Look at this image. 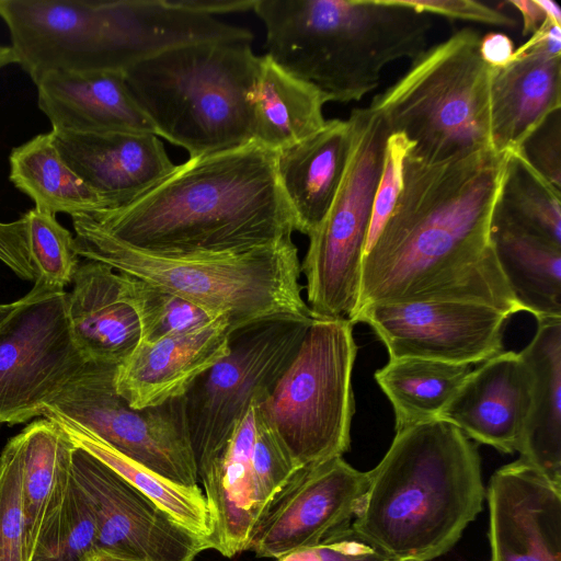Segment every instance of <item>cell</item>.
Here are the masks:
<instances>
[{"label": "cell", "instance_id": "cell-1", "mask_svg": "<svg viewBox=\"0 0 561 561\" xmlns=\"http://www.w3.org/2000/svg\"><path fill=\"white\" fill-rule=\"evenodd\" d=\"M508 161V151L493 148L435 163L408 153L396 206L363 257L357 310L465 301L524 312L491 241Z\"/></svg>", "mask_w": 561, "mask_h": 561}, {"label": "cell", "instance_id": "cell-2", "mask_svg": "<svg viewBox=\"0 0 561 561\" xmlns=\"http://www.w3.org/2000/svg\"><path fill=\"white\" fill-rule=\"evenodd\" d=\"M85 216L117 241L157 254L244 251L296 231L276 152L253 140L190 158L129 204Z\"/></svg>", "mask_w": 561, "mask_h": 561}, {"label": "cell", "instance_id": "cell-3", "mask_svg": "<svg viewBox=\"0 0 561 561\" xmlns=\"http://www.w3.org/2000/svg\"><path fill=\"white\" fill-rule=\"evenodd\" d=\"M484 500L476 444L435 419L396 432L366 472L352 528L391 561H432L457 543Z\"/></svg>", "mask_w": 561, "mask_h": 561}, {"label": "cell", "instance_id": "cell-4", "mask_svg": "<svg viewBox=\"0 0 561 561\" xmlns=\"http://www.w3.org/2000/svg\"><path fill=\"white\" fill-rule=\"evenodd\" d=\"M0 19L34 84L51 72L124 73L169 48L245 37L171 0H0Z\"/></svg>", "mask_w": 561, "mask_h": 561}, {"label": "cell", "instance_id": "cell-5", "mask_svg": "<svg viewBox=\"0 0 561 561\" xmlns=\"http://www.w3.org/2000/svg\"><path fill=\"white\" fill-rule=\"evenodd\" d=\"M266 55L329 102L359 101L383 68L426 48L430 14L403 0H255Z\"/></svg>", "mask_w": 561, "mask_h": 561}, {"label": "cell", "instance_id": "cell-6", "mask_svg": "<svg viewBox=\"0 0 561 561\" xmlns=\"http://www.w3.org/2000/svg\"><path fill=\"white\" fill-rule=\"evenodd\" d=\"M71 218L80 257L144 279L214 317L225 314L232 332L271 319H312L293 239L244 251L157 254L117 241L85 215Z\"/></svg>", "mask_w": 561, "mask_h": 561}, {"label": "cell", "instance_id": "cell-7", "mask_svg": "<svg viewBox=\"0 0 561 561\" xmlns=\"http://www.w3.org/2000/svg\"><path fill=\"white\" fill-rule=\"evenodd\" d=\"M252 42L209 41L169 48L124 72L156 134L190 158L252 141L250 96L260 57Z\"/></svg>", "mask_w": 561, "mask_h": 561}, {"label": "cell", "instance_id": "cell-8", "mask_svg": "<svg viewBox=\"0 0 561 561\" xmlns=\"http://www.w3.org/2000/svg\"><path fill=\"white\" fill-rule=\"evenodd\" d=\"M481 36L462 28L425 48L408 71L376 95L369 108L389 135L412 145L409 154L428 163L493 148L490 136V87L495 68L480 54Z\"/></svg>", "mask_w": 561, "mask_h": 561}, {"label": "cell", "instance_id": "cell-9", "mask_svg": "<svg viewBox=\"0 0 561 561\" xmlns=\"http://www.w3.org/2000/svg\"><path fill=\"white\" fill-rule=\"evenodd\" d=\"M357 350L348 320L312 319L289 365L259 400L261 415L296 468L348 451Z\"/></svg>", "mask_w": 561, "mask_h": 561}, {"label": "cell", "instance_id": "cell-10", "mask_svg": "<svg viewBox=\"0 0 561 561\" xmlns=\"http://www.w3.org/2000/svg\"><path fill=\"white\" fill-rule=\"evenodd\" d=\"M351 146L346 167L300 264L312 319L352 320L357 311L362 262L389 131L369 107L347 118Z\"/></svg>", "mask_w": 561, "mask_h": 561}, {"label": "cell", "instance_id": "cell-11", "mask_svg": "<svg viewBox=\"0 0 561 561\" xmlns=\"http://www.w3.org/2000/svg\"><path fill=\"white\" fill-rule=\"evenodd\" d=\"M117 367L87 362L47 403L45 413L71 420L174 483L197 486L184 397L131 408L116 390Z\"/></svg>", "mask_w": 561, "mask_h": 561}, {"label": "cell", "instance_id": "cell-12", "mask_svg": "<svg viewBox=\"0 0 561 561\" xmlns=\"http://www.w3.org/2000/svg\"><path fill=\"white\" fill-rule=\"evenodd\" d=\"M311 320L271 319L231 333L229 353L184 396L196 469L225 446L252 401L270 393Z\"/></svg>", "mask_w": 561, "mask_h": 561}, {"label": "cell", "instance_id": "cell-13", "mask_svg": "<svg viewBox=\"0 0 561 561\" xmlns=\"http://www.w3.org/2000/svg\"><path fill=\"white\" fill-rule=\"evenodd\" d=\"M66 295L28 291L0 324V423L43 416L87 363L70 332Z\"/></svg>", "mask_w": 561, "mask_h": 561}, {"label": "cell", "instance_id": "cell-14", "mask_svg": "<svg viewBox=\"0 0 561 561\" xmlns=\"http://www.w3.org/2000/svg\"><path fill=\"white\" fill-rule=\"evenodd\" d=\"M510 319V314L486 305L413 301L363 306L352 324L369 325L391 359L414 357L472 365L503 352Z\"/></svg>", "mask_w": 561, "mask_h": 561}, {"label": "cell", "instance_id": "cell-15", "mask_svg": "<svg viewBox=\"0 0 561 561\" xmlns=\"http://www.w3.org/2000/svg\"><path fill=\"white\" fill-rule=\"evenodd\" d=\"M75 446V445H73ZM71 476L91 506L96 551L134 561H194L206 541L98 458L75 446Z\"/></svg>", "mask_w": 561, "mask_h": 561}, {"label": "cell", "instance_id": "cell-16", "mask_svg": "<svg viewBox=\"0 0 561 561\" xmlns=\"http://www.w3.org/2000/svg\"><path fill=\"white\" fill-rule=\"evenodd\" d=\"M366 488V472L343 457L298 469L257 520L247 551L278 559L350 528Z\"/></svg>", "mask_w": 561, "mask_h": 561}, {"label": "cell", "instance_id": "cell-17", "mask_svg": "<svg viewBox=\"0 0 561 561\" xmlns=\"http://www.w3.org/2000/svg\"><path fill=\"white\" fill-rule=\"evenodd\" d=\"M485 500L490 561H561V486L518 458L492 474Z\"/></svg>", "mask_w": 561, "mask_h": 561}, {"label": "cell", "instance_id": "cell-18", "mask_svg": "<svg viewBox=\"0 0 561 561\" xmlns=\"http://www.w3.org/2000/svg\"><path fill=\"white\" fill-rule=\"evenodd\" d=\"M50 133L68 165L105 201L108 208L127 205L140 197L176 167L153 133L53 129Z\"/></svg>", "mask_w": 561, "mask_h": 561}, {"label": "cell", "instance_id": "cell-19", "mask_svg": "<svg viewBox=\"0 0 561 561\" xmlns=\"http://www.w3.org/2000/svg\"><path fill=\"white\" fill-rule=\"evenodd\" d=\"M230 320L222 314L202 328L152 343L139 342L117 367L115 387L141 410L184 397L194 382L229 353Z\"/></svg>", "mask_w": 561, "mask_h": 561}, {"label": "cell", "instance_id": "cell-20", "mask_svg": "<svg viewBox=\"0 0 561 561\" xmlns=\"http://www.w3.org/2000/svg\"><path fill=\"white\" fill-rule=\"evenodd\" d=\"M530 388L522 355L503 351L470 373L438 419L479 444L513 454L527 420Z\"/></svg>", "mask_w": 561, "mask_h": 561}, {"label": "cell", "instance_id": "cell-21", "mask_svg": "<svg viewBox=\"0 0 561 561\" xmlns=\"http://www.w3.org/2000/svg\"><path fill=\"white\" fill-rule=\"evenodd\" d=\"M66 311L73 342L87 362L119 366L140 342L139 321L121 274L107 264H79Z\"/></svg>", "mask_w": 561, "mask_h": 561}, {"label": "cell", "instance_id": "cell-22", "mask_svg": "<svg viewBox=\"0 0 561 561\" xmlns=\"http://www.w3.org/2000/svg\"><path fill=\"white\" fill-rule=\"evenodd\" d=\"M35 87L37 105L53 130L156 134L122 72H51Z\"/></svg>", "mask_w": 561, "mask_h": 561}, {"label": "cell", "instance_id": "cell-23", "mask_svg": "<svg viewBox=\"0 0 561 561\" xmlns=\"http://www.w3.org/2000/svg\"><path fill=\"white\" fill-rule=\"evenodd\" d=\"M351 146L348 119H329L314 134L276 151V173L295 229L310 236L328 213Z\"/></svg>", "mask_w": 561, "mask_h": 561}, {"label": "cell", "instance_id": "cell-24", "mask_svg": "<svg viewBox=\"0 0 561 561\" xmlns=\"http://www.w3.org/2000/svg\"><path fill=\"white\" fill-rule=\"evenodd\" d=\"M561 107V57L519 56L495 68L490 87V136L497 151L518 150Z\"/></svg>", "mask_w": 561, "mask_h": 561}, {"label": "cell", "instance_id": "cell-25", "mask_svg": "<svg viewBox=\"0 0 561 561\" xmlns=\"http://www.w3.org/2000/svg\"><path fill=\"white\" fill-rule=\"evenodd\" d=\"M519 354L531 376L519 458L561 486V318L537 321Z\"/></svg>", "mask_w": 561, "mask_h": 561}, {"label": "cell", "instance_id": "cell-26", "mask_svg": "<svg viewBox=\"0 0 561 561\" xmlns=\"http://www.w3.org/2000/svg\"><path fill=\"white\" fill-rule=\"evenodd\" d=\"M22 444L23 561H30L35 546L61 508L71 481L73 444L51 419L24 427Z\"/></svg>", "mask_w": 561, "mask_h": 561}, {"label": "cell", "instance_id": "cell-27", "mask_svg": "<svg viewBox=\"0 0 561 561\" xmlns=\"http://www.w3.org/2000/svg\"><path fill=\"white\" fill-rule=\"evenodd\" d=\"M491 241L512 294L537 321L561 318V248L495 208Z\"/></svg>", "mask_w": 561, "mask_h": 561}, {"label": "cell", "instance_id": "cell-28", "mask_svg": "<svg viewBox=\"0 0 561 561\" xmlns=\"http://www.w3.org/2000/svg\"><path fill=\"white\" fill-rule=\"evenodd\" d=\"M327 102L313 85L280 68L266 54L260 56L250 96L252 140L276 152L307 138L324 125Z\"/></svg>", "mask_w": 561, "mask_h": 561}, {"label": "cell", "instance_id": "cell-29", "mask_svg": "<svg viewBox=\"0 0 561 561\" xmlns=\"http://www.w3.org/2000/svg\"><path fill=\"white\" fill-rule=\"evenodd\" d=\"M9 164L10 181L39 210L75 217L108 208L105 201L68 165L50 131L13 148Z\"/></svg>", "mask_w": 561, "mask_h": 561}, {"label": "cell", "instance_id": "cell-30", "mask_svg": "<svg viewBox=\"0 0 561 561\" xmlns=\"http://www.w3.org/2000/svg\"><path fill=\"white\" fill-rule=\"evenodd\" d=\"M44 416L57 422L75 446L84 449L105 463L147 495L178 524L204 539L207 545L213 531L211 519L199 485H181L157 474L62 415L46 412Z\"/></svg>", "mask_w": 561, "mask_h": 561}, {"label": "cell", "instance_id": "cell-31", "mask_svg": "<svg viewBox=\"0 0 561 561\" xmlns=\"http://www.w3.org/2000/svg\"><path fill=\"white\" fill-rule=\"evenodd\" d=\"M471 371V365L389 358L375 379L392 405L398 432L438 419Z\"/></svg>", "mask_w": 561, "mask_h": 561}, {"label": "cell", "instance_id": "cell-32", "mask_svg": "<svg viewBox=\"0 0 561 561\" xmlns=\"http://www.w3.org/2000/svg\"><path fill=\"white\" fill-rule=\"evenodd\" d=\"M508 219L561 248V194L520 153L510 151L496 206Z\"/></svg>", "mask_w": 561, "mask_h": 561}, {"label": "cell", "instance_id": "cell-33", "mask_svg": "<svg viewBox=\"0 0 561 561\" xmlns=\"http://www.w3.org/2000/svg\"><path fill=\"white\" fill-rule=\"evenodd\" d=\"M26 244L35 270L32 294H57L72 283L80 264L73 236L56 215L32 208L22 216Z\"/></svg>", "mask_w": 561, "mask_h": 561}, {"label": "cell", "instance_id": "cell-34", "mask_svg": "<svg viewBox=\"0 0 561 561\" xmlns=\"http://www.w3.org/2000/svg\"><path fill=\"white\" fill-rule=\"evenodd\" d=\"M119 274L125 295L139 321L141 342L152 343L185 333L217 318L153 284L123 272Z\"/></svg>", "mask_w": 561, "mask_h": 561}, {"label": "cell", "instance_id": "cell-35", "mask_svg": "<svg viewBox=\"0 0 561 561\" xmlns=\"http://www.w3.org/2000/svg\"><path fill=\"white\" fill-rule=\"evenodd\" d=\"M95 552L93 513L71 476L65 502L39 537L30 561H90Z\"/></svg>", "mask_w": 561, "mask_h": 561}, {"label": "cell", "instance_id": "cell-36", "mask_svg": "<svg viewBox=\"0 0 561 561\" xmlns=\"http://www.w3.org/2000/svg\"><path fill=\"white\" fill-rule=\"evenodd\" d=\"M22 444L12 437L0 455V561H23Z\"/></svg>", "mask_w": 561, "mask_h": 561}, {"label": "cell", "instance_id": "cell-37", "mask_svg": "<svg viewBox=\"0 0 561 561\" xmlns=\"http://www.w3.org/2000/svg\"><path fill=\"white\" fill-rule=\"evenodd\" d=\"M297 470L298 468L290 460L274 430L261 415L256 404L253 473L254 501L259 519L276 493Z\"/></svg>", "mask_w": 561, "mask_h": 561}, {"label": "cell", "instance_id": "cell-38", "mask_svg": "<svg viewBox=\"0 0 561 561\" xmlns=\"http://www.w3.org/2000/svg\"><path fill=\"white\" fill-rule=\"evenodd\" d=\"M412 147L413 145L401 134L388 136L364 254L375 242L396 206L402 187L403 162Z\"/></svg>", "mask_w": 561, "mask_h": 561}, {"label": "cell", "instance_id": "cell-39", "mask_svg": "<svg viewBox=\"0 0 561 561\" xmlns=\"http://www.w3.org/2000/svg\"><path fill=\"white\" fill-rule=\"evenodd\" d=\"M276 561H391L352 526L323 542L285 554Z\"/></svg>", "mask_w": 561, "mask_h": 561}, {"label": "cell", "instance_id": "cell-40", "mask_svg": "<svg viewBox=\"0 0 561 561\" xmlns=\"http://www.w3.org/2000/svg\"><path fill=\"white\" fill-rule=\"evenodd\" d=\"M531 167L551 185L561 186L560 111L551 114L518 149Z\"/></svg>", "mask_w": 561, "mask_h": 561}, {"label": "cell", "instance_id": "cell-41", "mask_svg": "<svg viewBox=\"0 0 561 561\" xmlns=\"http://www.w3.org/2000/svg\"><path fill=\"white\" fill-rule=\"evenodd\" d=\"M410 7L427 14H439L503 27H514L516 21L506 13L473 0H403Z\"/></svg>", "mask_w": 561, "mask_h": 561}, {"label": "cell", "instance_id": "cell-42", "mask_svg": "<svg viewBox=\"0 0 561 561\" xmlns=\"http://www.w3.org/2000/svg\"><path fill=\"white\" fill-rule=\"evenodd\" d=\"M561 57V25L546 18L542 25L529 39L514 50L519 56ZM512 57V58H513Z\"/></svg>", "mask_w": 561, "mask_h": 561}, {"label": "cell", "instance_id": "cell-43", "mask_svg": "<svg viewBox=\"0 0 561 561\" xmlns=\"http://www.w3.org/2000/svg\"><path fill=\"white\" fill-rule=\"evenodd\" d=\"M480 54L490 67L502 68L512 60L514 44L504 33L491 32L481 36Z\"/></svg>", "mask_w": 561, "mask_h": 561}, {"label": "cell", "instance_id": "cell-44", "mask_svg": "<svg viewBox=\"0 0 561 561\" xmlns=\"http://www.w3.org/2000/svg\"><path fill=\"white\" fill-rule=\"evenodd\" d=\"M175 5L196 13L216 14L245 12L253 10L255 0H171Z\"/></svg>", "mask_w": 561, "mask_h": 561}, {"label": "cell", "instance_id": "cell-45", "mask_svg": "<svg viewBox=\"0 0 561 561\" xmlns=\"http://www.w3.org/2000/svg\"><path fill=\"white\" fill-rule=\"evenodd\" d=\"M508 4L519 11L523 20L522 33L524 36L533 35L546 20V13L537 0H510Z\"/></svg>", "mask_w": 561, "mask_h": 561}, {"label": "cell", "instance_id": "cell-46", "mask_svg": "<svg viewBox=\"0 0 561 561\" xmlns=\"http://www.w3.org/2000/svg\"><path fill=\"white\" fill-rule=\"evenodd\" d=\"M537 2L548 19L561 25V9L556 2L550 0H537Z\"/></svg>", "mask_w": 561, "mask_h": 561}, {"label": "cell", "instance_id": "cell-47", "mask_svg": "<svg viewBox=\"0 0 561 561\" xmlns=\"http://www.w3.org/2000/svg\"><path fill=\"white\" fill-rule=\"evenodd\" d=\"M11 65H16V59L11 46L0 44V72Z\"/></svg>", "mask_w": 561, "mask_h": 561}, {"label": "cell", "instance_id": "cell-48", "mask_svg": "<svg viewBox=\"0 0 561 561\" xmlns=\"http://www.w3.org/2000/svg\"><path fill=\"white\" fill-rule=\"evenodd\" d=\"M90 561H134L130 559L117 557L111 553L96 551L93 557L90 559Z\"/></svg>", "mask_w": 561, "mask_h": 561}, {"label": "cell", "instance_id": "cell-49", "mask_svg": "<svg viewBox=\"0 0 561 561\" xmlns=\"http://www.w3.org/2000/svg\"><path fill=\"white\" fill-rule=\"evenodd\" d=\"M18 305L19 300L8 304H0V324L13 312Z\"/></svg>", "mask_w": 561, "mask_h": 561}]
</instances>
